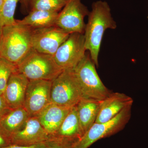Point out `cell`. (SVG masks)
<instances>
[{
	"label": "cell",
	"instance_id": "cell-21",
	"mask_svg": "<svg viewBox=\"0 0 148 148\" xmlns=\"http://www.w3.org/2000/svg\"><path fill=\"white\" fill-rule=\"evenodd\" d=\"M17 72L16 65L2 57L0 58V95L2 96L11 75Z\"/></svg>",
	"mask_w": 148,
	"mask_h": 148
},
{
	"label": "cell",
	"instance_id": "cell-16",
	"mask_svg": "<svg viewBox=\"0 0 148 148\" xmlns=\"http://www.w3.org/2000/svg\"><path fill=\"white\" fill-rule=\"evenodd\" d=\"M24 107L9 109L0 116V130L10 138L23 127L29 117Z\"/></svg>",
	"mask_w": 148,
	"mask_h": 148
},
{
	"label": "cell",
	"instance_id": "cell-22",
	"mask_svg": "<svg viewBox=\"0 0 148 148\" xmlns=\"http://www.w3.org/2000/svg\"><path fill=\"white\" fill-rule=\"evenodd\" d=\"M47 148H74V145L63 140L50 137L49 140L44 143Z\"/></svg>",
	"mask_w": 148,
	"mask_h": 148
},
{
	"label": "cell",
	"instance_id": "cell-29",
	"mask_svg": "<svg viewBox=\"0 0 148 148\" xmlns=\"http://www.w3.org/2000/svg\"><path fill=\"white\" fill-rule=\"evenodd\" d=\"M1 29H0V58L1 57Z\"/></svg>",
	"mask_w": 148,
	"mask_h": 148
},
{
	"label": "cell",
	"instance_id": "cell-25",
	"mask_svg": "<svg viewBox=\"0 0 148 148\" xmlns=\"http://www.w3.org/2000/svg\"><path fill=\"white\" fill-rule=\"evenodd\" d=\"M35 146H24L15 145V144H11V145H9L2 147H0V148H34Z\"/></svg>",
	"mask_w": 148,
	"mask_h": 148
},
{
	"label": "cell",
	"instance_id": "cell-26",
	"mask_svg": "<svg viewBox=\"0 0 148 148\" xmlns=\"http://www.w3.org/2000/svg\"><path fill=\"white\" fill-rule=\"evenodd\" d=\"M22 9L26 12H29L28 0H19Z\"/></svg>",
	"mask_w": 148,
	"mask_h": 148
},
{
	"label": "cell",
	"instance_id": "cell-9",
	"mask_svg": "<svg viewBox=\"0 0 148 148\" xmlns=\"http://www.w3.org/2000/svg\"><path fill=\"white\" fill-rule=\"evenodd\" d=\"M51 81L29 80L24 108L29 116H37L51 103Z\"/></svg>",
	"mask_w": 148,
	"mask_h": 148
},
{
	"label": "cell",
	"instance_id": "cell-2",
	"mask_svg": "<svg viewBox=\"0 0 148 148\" xmlns=\"http://www.w3.org/2000/svg\"><path fill=\"white\" fill-rule=\"evenodd\" d=\"M32 29L16 23L1 29V57L17 64L32 49Z\"/></svg>",
	"mask_w": 148,
	"mask_h": 148
},
{
	"label": "cell",
	"instance_id": "cell-13",
	"mask_svg": "<svg viewBox=\"0 0 148 148\" xmlns=\"http://www.w3.org/2000/svg\"><path fill=\"white\" fill-rule=\"evenodd\" d=\"M29 81L24 75L19 72L11 75L2 95L9 108L24 107Z\"/></svg>",
	"mask_w": 148,
	"mask_h": 148
},
{
	"label": "cell",
	"instance_id": "cell-23",
	"mask_svg": "<svg viewBox=\"0 0 148 148\" xmlns=\"http://www.w3.org/2000/svg\"><path fill=\"white\" fill-rule=\"evenodd\" d=\"M12 144L10 138L8 137L0 130V147H5Z\"/></svg>",
	"mask_w": 148,
	"mask_h": 148
},
{
	"label": "cell",
	"instance_id": "cell-8",
	"mask_svg": "<svg viewBox=\"0 0 148 148\" xmlns=\"http://www.w3.org/2000/svg\"><path fill=\"white\" fill-rule=\"evenodd\" d=\"M89 12L81 0H67L66 5L58 14L56 25L69 34H84L86 24L84 19Z\"/></svg>",
	"mask_w": 148,
	"mask_h": 148
},
{
	"label": "cell",
	"instance_id": "cell-11",
	"mask_svg": "<svg viewBox=\"0 0 148 148\" xmlns=\"http://www.w3.org/2000/svg\"><path fill=\"white\" fill-rule=\"evenodd\" d=\"M49 138L38 117L30 116L23 127L11 136V142L12 144L31 146L45 143Z\"/></svg>",
	"mask_w": 148,
	"mask_h": 148
},
{
	"label": "cell",
	"instance_id": "cell-19",
	"mask_svg": "<svg viewBox=\"0 0 148 148\" xmlns=\"http://www.w3.org/2000/svg\"><path fill=\"white\" fill-rule=\"evenodd\" d=\"M67 0H28L29 11L42 10L59 12Z\"/></svg>",
	"mask_w": 148,
	"mask_h": 148
},
{
	"label": "cell",
	"instance_id": "cell-3",
	"mask_svg": "<svg viewBox=\"0 0 148 148\" xmlns=\"http://www.w3.org/2000/svg\"><path fill=\"white\" fill-rule=\"evenodd\" d=\"M17 71L29 80L53 81L63 70L53 56L41 53L32 48L17 65Z\"/></svg>",
	"mask_w": 148,
	"mask_h": 148
},
{
	"label": "cell",
	"instance_id": "cell-4",
	"mask_svg": "<svg viewBox=\"0 0 148 148\" xmlns=\"http://www.w3.org/2000/svg\"><path fill=\"white\" fill-rule=\"evenodd\" d=\"M95 64L88 52L74 69L84 98L101 101L111 93L97 73Z\"/></svg>",
	"mask_w": 148,
	"mask_h": 148
},
{
	"label": "cell",
	"instance_id": "cell-18",
	"mask_svg": "<svg viewBox=\"0 0 148 148\" xmlns=\"http://www.w3.org/2000/svg\"><path fill=\"white\" fill-rule=\"evenodd\" d=\"M58 13L42 10L30 11L25 17L21 20H16V21L18 24L32 29L45 28L56 25Z\"/></svg>",
	"mask_w": 148,
	"mask_h": 148
},
{
	"label": "cell",
	"instance_id": "cell-31",
	"mask_svg": "<svg viewBox=\"0 0 148 148\" xmlns=\"http://www.w3.org/2000/svg\"></svg>",
	"mask_w": 148,
	"mask_h": 148
},
{
	"label": "cell",
	"instance_id": "cell-10",
	"mask_svg": "<svg viewBox=\"0 0 148 148\" xmlns=\"http://www.w3.org/2000/svg\"><path fill=\"white\" fill-rule=\"evenodd\" d=\"M70 34L56 25L32 29V48L41 53L53 56Z\"/></svg>",
	"mask_w": 148,
	"mask_h": 148
},
{
	"label": "cell",
	"instance_id": "cell-20",
	"mask_svg": "<svg viewBox=\"0 0 148 148\" xmlns=\"http://www.w3.org/2000/svg\"><path fill=\"white\" fill-rule=\"evenodd\" d=\"M19 0H4L0 12V29L16 23L14 15L17 3Z\"/></svg>",
	"mask_w": 148,
	"mask_h": 148
},
{
	"label": "cell",
	"instance_id": "cell-24",
	"mask_svg": "<svg viewBox=\"0 0 148 148\" xmlns=\"http://www.w3.org/2000/svg\"><path fill=\"white\" fill-rule=\"evenodd\" d=\"M9 108L7 105L3 97L0 95V116L2 114Z\"/></svg>",
	"mask_w": 148,
	"mask_h": 148
},
{
	"label": "cell",
	"instance_id": "cell-1",
	"mask_svg": "<svg viewBox=\"0 0 148 148\" xmlns=\"http://www.w3.org/2000/svg\"><path fill=\"white\" fill-rule=\"evenodd\" d=\"M86 24L84 36L85 47L95 66H99L98 57L104 34L108 29H115L116 22L111 13L109 4L106 1L92 3Z\"/></svg>",
	"mask_w": 148,
	"mask_h": 148
},
{
	"label": "cell",
	"instance_id": "cell-27",
	"mask_svg": "<svg viewBox=\"0 0 148 148\" xmlns=\"http://www.w3.org/2000/svg\"><path fill=\"white\" fill-rule=\"evenodd\" d=\"M34 148H47L44 143H40L38 145H36Z\"/></svg>",
	"mask_w": 148,
	"mask_h": 148
},
{
	"label": "cell",
	"instance_id": "cell-30",
	"mask_svg": "<svg viewBox=\"0 0 148 148\" xmlns=\"http://www.w3.org/2000/svg\"><path fill=\"white\" fill-rule=\"evenodd\" d=\"M147 17H148V16H147Z\"/></svg>",
	"mask_w": 148,
	"mask_h": 148
},
{
	"label": "cell",
	"instance_id": "cell-14",
	"mask_svg": "<svg viewBox=\"0 0 148 148\" xmlns=\"http://www.w3.org/2000/svg\"><path fill=\"white\" fill-rule=\"evenodd\" d=\"M83 135L76 107L75 106L72 108L57 131L50 137L63 140L75 146Z\"/></svg>",
	"mask_w": 148,
	"mask_h": 148
},
{
	"label": "cell",
	"instance_id": "cell-28",
	"mask_svg": "<svg viewBox=\"0 0 148 148\" xmlns=\"http://www.w3.org/2000/svg\"><path fill=\"white\" fill-rule=\"evenodd\" d=\"M3 2L4 0H0V12H1V10Z\"/></svg>",
	"mask_w": 148,
	"mask_h": 148
},
{
	"label": "cell",
	"instance_id": "cell-7",
	"mask_svg": "<svg viewBox=\"0 0 148 148\" xmlns=\"http://www.w3.org/2000/svg\"><path fill=\"white\" fill-rule=\"evenodd\" d=\"M84 34H70L53 55L56 63L62 70L74 69L86 54Z\"/></svg>",
	"mask_w": 148,
	"mask_h": 148
},
{
	"label": "cell",
	"instance_id": "cell-6",
	"mask_svg": "<svg viewBox=\"0 0 148 148\" xmlns=\"http://www.w3.org/2000/svg\"><path fill=\"white\" fill-rule=\"evenodd\" d=\"M132 106L127 107L109 121L95 123L74 146V148H88L98 140L119 132L129 121Z\"/></svg>",
	"mask_w": 148,
	"mask_h": 148
},
{
	"label": "cell",
	"instance_id": "cell-12",
	"mask_svg": "<svg viewBox=\"0 0 148 148\" xmlns=\"http://www.w3.org/2000/svg\"><path fill=\"white\" fill-rule=\"evenodd\" d=\"M133 103L132 98L124 93L111 92L107 98L100 101L95 123H101L111 120L124 109L132 106Z\"/></svg>",
	"mask_w": 148,
	"mask_h": 148
},
{
	"label": "cell",
	"instance_id": "cell-15",
	"mask_svg": "<svg viewBox=\"0 0 148 148\" xmlns=\"http://www.w3.org/2000/svg\"><path fill=\"white\" fill-rule=\"evenodd\" d=\"M72 108L62 107L51 103L36 116L51 136L57 131Z\"/></svg>",
	"mask_w": 148,
	"mask_h": 148
},
{
	"label": "cell",
	"instance_id": "cell-17",
	"mask_svg": "<svg viewBox=\"0 0 148 148\" xmlns=\"http://www.w3.org/2000/svg\"><path fill=\"white\" fill-rule=\"evenodd\" d=\"M100 103L99 101L84 98L76 106L80 125L84 135L95 123Z\"/></svg>",
	"mask_w": 148,
	"mask_h": 148
},
{
	"label": "cell",
	"instance_id": "cell-5",
	"mask_svg": "<svg viewBox=\"0 0 148 148\" xmlns=\"http://www.w3.org/2000/svg\"><path fill=\"white\" fill-rule=\"evenodd\" d=\"M84 98L74 69L63 70L52 81L51 92V103L72 108L76 106Z\"/></svg>",
	"mask_w": 148,
	"mask_h": 148
}]
</instances>
